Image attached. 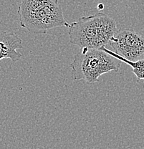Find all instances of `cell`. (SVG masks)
<instances>
[{"label":"cell","mask_w":144,"mask_h":149,"mask_svg":"<svg viewBox=\"0 0 144 149\" xmlns=\"http://www.w3.org/2000/svg\"><path fill=\"white\" fill-rule=\"evenodd\" d=\"M120 62L103 48H81L70 64L71 74L74 80L95 83L103 74L111 71L118 72L121 66Z\"/></svg>","instance_id":"cell-3"},{"label":"cell","mask_w":144,"mask_h":149,"mask_svg":"<svg viewBox=\"0 0 144 149\" xmlns=\"http://www.w3.org/2000/svg\"><path fill=\"white\" fill-rule=\"evenodd\" d=\"M22 48V40L16 34L0 32V60L10 59L14 63L19 61L22 55L17 49Z\"/></svg>","instance_id":"cell-5"},{"label":"cell","mask_w":144,"mask_h":149,"mask_svg":"<svg viewBox=\"0 0 144 149\" xmlns=\"http://www.w3.org/2000/svg\"><path fill=\"white\" fill-rule=\"evenodd\" d=\"M109 44L116 54L130 61H136L144 55V38L133 29L118 30Z\"/></svg>","instance_id":"cell-4"},{"label":"cell","mask_w":144,"mask_h":149,"mask_svg":"<svg viewBox=\"0 0 144 149\" xmlns=\"http://www.w3.org/2000/svg\"><path fill=\"white\" fill-rule=\"evenodd\" d=\"M68 28L70 42L88 49H100L109 44L118 31L115 20L103 12L82 17Z\"/></svg>","instance_id":"cell-2"},{"label":"cell","mask_w":144,"mask_h":149,"mask_svg":"<svg viewBox=\"0 0 144 149\" xmlns=\"http://www.w3.org/2000/svg\"><path fill=\"white\" fill-rule=\"evenodd\" d=\"M19 24L35 35L55 27H69L58 0H22L18 7Z\"/></svg>","instance_id":"cell-1"},{"label":"cell","mask_w":144,"mask_h":149,"mask_svg":"<svg viewBox=\"0 0 144 149\" xmlns=\"http://www.w3.org/2000/svg\"><path fill=\"white\" fill-rule=\"evenodd\" d=\"M102 48L105 51H106L108 53H109L111 55L113 56L114 57L118 59L121 62H123L125 64L130 65L132 68L133 73L137 77L138 81H139L141 80H144V57L140 58L139 60H136V61H130V60H126L124 57L116 54L115 52H113V51L107 49L105 47H103Z\"/></svg>","instance_id":"cell-6"},{"label":"cell","mask_w":144,"mask_h":149,"mask_svg":"<svg viewBox=\"0 0 144 149\" xmlns=\"http://www.w3.org/2000/svg\"><path fill=\"white\" fill-rule=\"evenodd\" d=\"M97 9H100V10H102V9H104V5L103 4H99L97 5Z\"/></svg>","instance_id":"cell-7"}]
</instances>
